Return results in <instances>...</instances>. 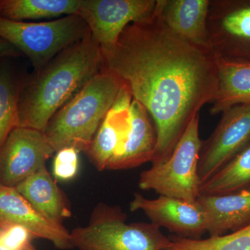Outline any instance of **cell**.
Wrapping results in <instances>:
<instances>
[{"instance_id":"cell-1","label":"cell","mask_w":250,"mask_h":250,"mask_svg":"<svg viewBox=\"0 0 250 250\" xmlns=\"http://www.w3.org/2000/svg\"><path fill=\"white\" fill-rule=\"evenodd\" d=\"M100 50L103 69L118 77L152 117L156 146L151 163L164 164L192 118L214 100L218 56L172 32L157 3L152 17L128 24L115 45Z\"/></svg>"},{"instance_id":"cell-2","label":"cell","mask_w":250,"mask_h":250,"mask_svg":"<svg viewBox=\"0 0 250 250\" xmlns=\"http://www.w3.org/2000/svg\"><path fill=\"white\" fill-rule=\"evenodd\" d=\"M102 70L100 47L90 32L23 80L19 126L44 132L57 111Z\"/></svg>"},{"instance_id":"cell-3","label":"cell","mask_w":250,"mask_h":250,"mask_svg":"<svg viewBox=\"0 0 250 250\" xmlns=\"http://www.w3.org/2000/svg\"><path fill=\"white\" fill-rule=\"evenodd\" d=\"M122 87L118 77L103 69L58 110L44 131L54 152L72 147L84 153Z\"/></svg>"},{"instance_id":"cell-4","label":"cell","mask_w":250,"mask_h":250,"mask_svg":"<svg viewBox=\"0 0 250 250\" xmlns=\"http://www.w3.org/2000/svg\"><path fill=\"white\" fill-rule=\"evenodd\" d=\"M127 215L119 206L100 202L95 207L88 224L70 231L77 250H163L170 237L152 223H126Z\"/></svg>"},{"instance_id":"cell-5","label":"cell","mask_w":250,"mask_h":250,"mask_svg":"<svg viewBox=\"0 0 250 250\" xmlns=\"http://www.w3.org/2000/svg\"><path fill=\"white\" fill-rule=\"evenodd\" d=\"M90 32L77 14L41 22H18L0 17V38L29 59L34 72Z\"/></svg>"},{"instance_id":"cell-6","label":"cell","mask_w":250,"mask_h":250,"mask_svg":"<svg viewBox=\"0 0 250 250\" xmlns=\"http://www.w3.org/2000/svg\"><path fill=\"white\" fill-rule=\"evenodd\" d=\"M200 114L192 118L168 160L153 166L140 174L139 188L154 190L159 195L196 202L200 197L199 158Z\"/></svg>"},{"instance_id":"cell-7","label":"cell","mask_w":250,"mask_h":250,"mask_svg":"<svg viewBox=\"0 0 250 250\" xmlns=\"http://www.w3.org/2000/svg\"><path fill=\"white\" fill-rule=\"evenodd\" d=\"M250 146V103L224 111L214 131L202 141L197 169L200 185Z\"/></svg>"},{"instance_id":"cell-8","label":"cell","mask_w":250,"mask_h":250,"mask_svg":"<svg viewBox=\"0 0 250 250\" xmlns=\"http://www.w3.org/2000/svg\"><path fill=\"white\" fill-rule=\"evenodd\" d=\"M207 29L218 57L250 62V0H210Z\"/></svg>"},{"instance_id":"cell-9","label":"cell","mask_w":250,"mask_h":250,"mask_svg":"<svg viewBox=\"0 0 250 250\" xmlns=\"http://www.w3.org/2000/svg\"><path fill=\"white\" fill-rule=\"evenodd\" d=\"M157 0H82L77 15L101 47L115 45L128 24L152 17Z\"/></svg>"},{"instance_id":"cell-10","label":"cell","mask_w":250,"mask_h":250,"mask_svg":"<svg viewBox=\"0 0 250 250\" xmlns=\"http://www.w3.org/2000/svg\"><path fill=\"white\" fill-rule=\"evenodd\" d=\"M54 153L43 131L18 126L0 151V185L16 188L45 167Z\"/></svg>"},{"instance_id":"cell-11","label":"cell","mask_w":250,"mask_h":250,"mask_svg":"<svg viewBox=\"0 0 250 250\" xmlns=\"http://www.w3.org/2000/svg\"><path fill=\"white\" fill-rule=\"evenodd\" d=\"M129 207L131 212L141 210L151 223L167 229L177 236L200 239L207 232L205 213L197 201L164 195L149 200L136 192Z\"/></svg>"},{"instance_id":"cell-12","label":"cell","mask_w":250,"mask_h":250,"mask_svg":"<svg viewBox=\"0 0 250 250\" xmlns=\"http://www.w3.org/2000/svg\"><path fill=\"white\" fill-rule=\"evenodd\" d=\"M4 225L27 229L36 238L50 241L57 249H74L70 231L62 223L41 214L16 188L0 185V226Z\"/></svg>"},{"instance_id":"cell-13","label":"cell","mask_w":250,"mask_h":250,"mask_svg":"<svg viewBox=\"0 0 250 250\" xmlns=\"http://www.w3.org/2000/svg\"><path fill=\"white\" fill-rule=\"evenodd\" d=\"M156 146L155 128L151 123L149 113L141 103L133 100L127 134L110 161L107 170H127L151 162Z\"/></svg>"},{"instance_id":"cell-14","label":"cell","mask_w":250,"mask_h":250,"mask_svg":"<svg viewBox=\"0 0 250 250\" xmlns=\"http://www.w3.org/2000/svg\"><path fill=\"white\" fill-rule=\"evenodd\" d=\"M210 0H157L161 18L172 32L203 48L210 46L207 18Z\"/></svg>"},{"instance_id":"cell-15","label":"cell","mask_w":250,"mask_h":250,"mask_svg":"<svg viewBox=\"0 0 250 250\" xmlns=\"http://www.w3.org/2000/svg\"><path fill=\"white\" fill-rule=\"evenodd\" d=\"M210 237L234 232L250 225V189L229 195L200 196Z\"/></svg>"},{"instance_id":"cell-16","label":"cell","mask_w":250,"mask_h":250,"mask_svg":"<svg viewBox=\"0 0 250 250\" xmlns=\"http://www.w3.org/2000/svg\"><path fill=\"white\" fill-rule=\"evenodd\" d=\"M16 190L46 218L62 223L72 216L71 207L65 192L44 167L16 187Z\"/></svg>"},{"instance_id":"cell-17","label":"cell","mask_w":250,"mask_h":250,"mask_svg":"<svg viewBox=\"0 0 250 250\" xmlns=\"http://www.w3.org/2000/svg\"><path fill=\"white\" fill-rule=\"evenodd\" d=\"M129 126L130 107L120 108L113 105L84 152L97 170H107L112 158L123 144Z\"/></svg>"},{"instance_id":"cell-18","label":"cell","mask_w":250,"mask_h":250,"mask_svg":"<svg viewBox=\"0 0 250 250\" xmlns=\"http://www.w3.org/2000/svg\"><path fill=\"white\" fill-rule=\"evenodd\" d=\"M218 87L209 113L220 114L228 108L250 103V62L218 57Z\"/></svg>"},{"instance_id":"cell-19","label":"cell","mask_w":250,"mask_h":250,"mask_svg":"<svg viewBox=\"0 0 250 250\" xmlns=\"http://www.w3.org/2000/svg\"><path fill=\"white\" fill-rule=\"evenodd\" d=\"M82 0H0V17L10 21L51 19L77 14Z\"/></svg>"},{"instance_id":"cell-20","label":"cell","mask_w":250,"mask_h":250,"mask_svg":"<svg viewBox=\"0 0 250 250\" xmlns=\"http://www.w3.org/2000/svg\"><path fill=\"white\" fill-rule=\"evenodd\" d=\"M250 189V146L202 184L199 192L200 196H218Z\"/></svg>"},{"instance_id":"cell-21","label":"cell","mask_w":250,"mask_h":250,"mask_svg":"<svg viewBox=\"0 0 250 250\" xmlns=\"http://www.w3.org/2000/svg\"><path fill=\"white\" fill-rule=\"evenodd\" d=\"M23 80L8 69L0 70V151L11 131L19 126L18 103Z\"/></svg>"},{"instance_id":"cell-22","label":"cell","mask_w":250,"mask_h":250,"mask_svg":"<svg viewBox=\"0 0 250 250\" xmlns=\"http://www.w3.org/2000/svg\"><path fill=\"white\" fill-rule=\"evenodd\" d=\"M169 246L163 250H250V225L234 232L206 239L170 237Z\"/></svg>"},{"instance_id":"cell-23","label":"cell","mask_w":250,"mask_h":250,"mask_svg":"<svg viewBox=\"0 0 250 250\" xmlns=\"http://www.w3.org/2000/svg\"><path fill=\"white\" fill-rule=\"evenodd\" d=\"M80 151L75 147H65L56 152L53 162L54 178L68 182L75 178L80 167Z\"/></svg>"},{"instance_id":"cell-24","label":"cell","mask_w":250,"mask_h":250,"mask_svg":"<svg viewBox=\"0 0 250 250\" xmlns=\"http://www.w3.org/2000/svg\"><path fill=\"white\" fill-rule=\"evenodd\" d=\"M23 54L12 44L0 38V59L16 58L22 57Z\"/></svg>"},{"instance_id":"cell-25","label":"cell","mask_w":250,"mask_h":250,"mask_svg":"<svg viewBox=\"0 0 250 250\" xmlns=\"http://www.w3.org/2000/svg\"><path fill=\"white\" fill-rule=\"evenodd\" d=\"M0 250H39L34 246V244L27 247V248H23V249H9V248H5V247L0 245Z\"/></svg>"}]
</instances>
